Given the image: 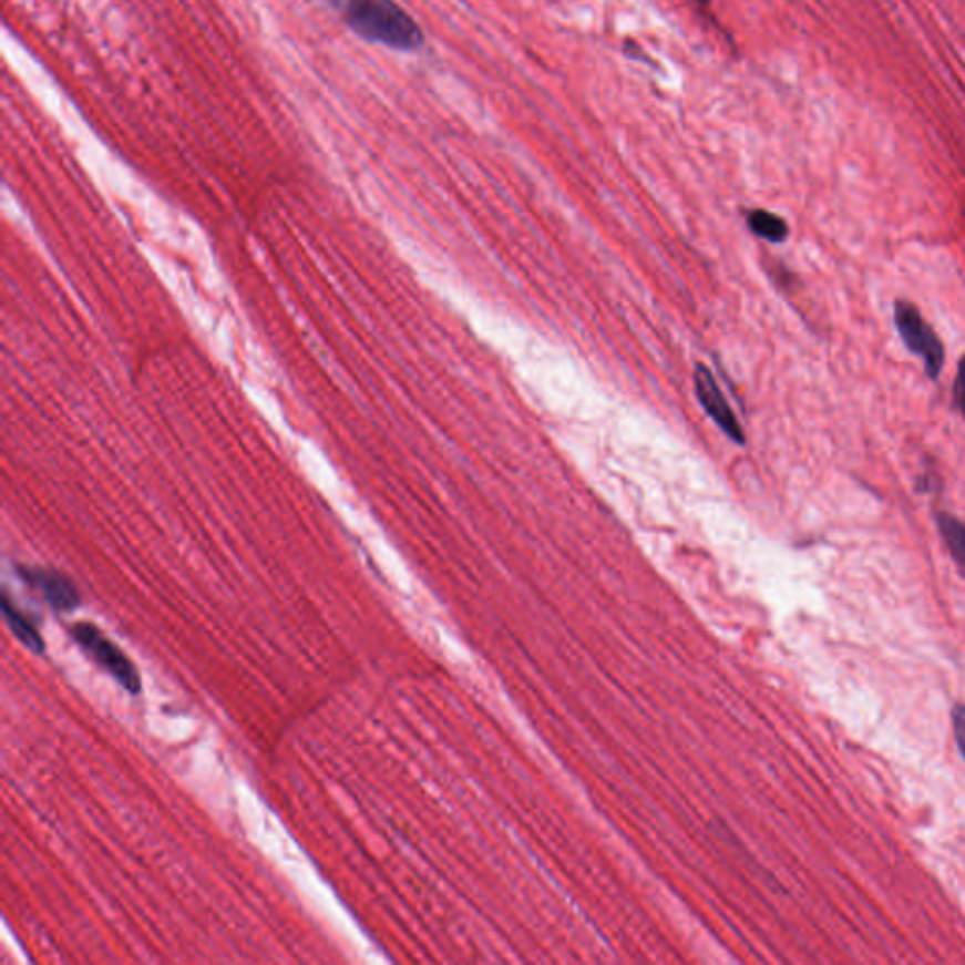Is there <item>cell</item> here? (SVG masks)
<instances>
[{
  "instance_id": "cell-1",
  "label": "cell",
  "mask_w": 965,
  "mask_h": 965,
  "mask_svg": "<svg viewBox=\"0 0 965 965\" xmlns=\"http://www.w3.org/2000/svg\"><path fill=\"white\" fill-rule=\"evenodd\" d=\"M343 20L362 39L392 50L413 51L423 45L421 27L394 0H335Z\"/></svg>"
},
{
  "instance_id": "cell-2",
  "label": "cell",
  "mask_w": 965,
  "mask_h": 965,
  "mask_svg": "<svg viewBox=\"0 0 965 965\" xmlns=\"http://www.w3.org/2000/svg\"><path fill=\"white\" fill-rule=\"evenodd\" d=\"M894 325L903 346L922 360L927 379L937 381L945 367V346L921 309L911 300L900 298L894 304Z\"/></svg>"
},
{
  "instance_id": "cell-3",
  "label": "cell",
  "mask_w": 965,
  "mask_h": 965,
  "mask_svg": "<svg viewBox=\"0 0 965 965\" xmlns=\"http://www.w3.org/2000/svg\"><path fill=\"white\" fill-rule=\"evenodd\" d=\"M72 636L89 657L93 658L101 668L106 669L107 674L114 677L121 687L129 690L131 695H138L142 690L138 669L134 668L131 658L126 657L125 653L110 637L104 636L91 623H78L72 628Z\"/></svg>"
},
{
  "instance_id": "cell-4",
  "label": "cell",
  "mask_w": 965,
  "mask_h": 965,
  "mask_svg": "<svg viewBox=\"0 0 965 965\" xmlns=\"http://www.w3.org/2000/svg\"><path fill=\"white\" fill-rule=\"evenodd\" d=\"M696 394L700 398V404L707 411V415L714 419L715 423L719 424L720 430L725 432L732 442L738 445L745 443V432L739 424L738 419L730 410V405L726 402L725 394L720 391V387L715 381L714 373L709 372L706 367L696 368L695 372Z\"/></svg>"
},
{
  "instance_id": "cell-5",
  "label": "cell",
  "mask_w": 965,
  "mask_h": 965,
  "mask_svg": "<svg viewBox=\"0 0 965 965\" xmlns=\"http://www.w3.org/2000/svg\"><path fill=\"white\" fill-rule=\"evenodd\" d=\"M18 574L29 587L39 591L53 609L72 612L80 606V593L66 575L34 566H20Z\"/></svg>"
},
{
  "instance_id": "cell-6",
  "label": "cell",
  "mask_w": 965,
  "mask_h": 965,
  "mask_svg": "<svg viewBox=\"0 0 965 965\" xmlns=\"http://www.w3.org/2000/svg\"><path fill=\"white\" fill-rule=\"evenodd\" d=\"M0 609L2 617L7 620L8 628L12 630L13 636L20 639L21 644L25 645L27 649L42 655L44 653V639L40 636L39 628L32 623L31 618L27 617L25 613H21L12 599L8 598V594H2L0 599Z\"/></svg>"
},
{
  "instance_id": "cell-7",
  "label": "cell",
  "mask_w": 965,
  "mask_h": 965,
  "mask_svg": "<svg viewBox=\"0 0 965 965\" xmlns=\"http://www.w3.org/2000/svg\"><path fill=\"white\" fill-rule=\"evenodd\" d=\"M747 225L751 233L770 244H782L789 238V223L768 209H752L747 215Z\"/></svg>"
},
{
  "instance_id": "cell-8",
  "label": "cell",
  "mask_w": 965,
  "mask_h": 965,
  "mask_svg": "<svg viewBox=\"0 0 965 965\" xmlns=\"http://www.w3.org/2000/svg\"><path fill=\"white\" fill-rule=\"evenodd\" d=\"M935 524L940 531L946 550L953 555L959 568L965 572V524L951 513L940 512L935 515Z\"/></svg>"
},
{
  "instance_id": "cell-9",
  "label": "cell",
  "mask_w": 965,
  "mask_h": 965,
  "mask_svg": "<svg viewBox=\"0 0 965 965\" xmlns=\"http://www.w3.org/2000/svg\"><path fill=\"white\" fill-rule=\"evenodd\" d=\"M954 404L958 408L959 413L965 421V355L959 359L958 372H956V381L953 389Z\"/></svg>"
},
{
  "instance_id": "cell-10",
  "label": "cell",
  "mask_w": 965,
  "mask_h": 965,
  "mask_svg": "<svg viewBox=\"0 0 965 965\" xmlns=\"http://www.w3.org/2000/svg\"><path fill=\"white\" fill-rule=\"evenodd\" d=\"M954 738L962 757L965 758V706H956L953 711Z\"/></svg>"
},
{
  "instance_id": "cell-11",
  "label": "cell",
  "mask_w": 965,
  "mask_h": 965,
  "mask_svg": "<svg viewBox=\"0 0 965 965\" xmlns=\"http://www.w3.org/2000/svg\"><path fill=\"white\" fill-rule=\"evenodd\" d=\"M692 2H695L696 7L700 8V10H707L709 4H711V0H692Z\"/></svg>"
}]
</instances>
